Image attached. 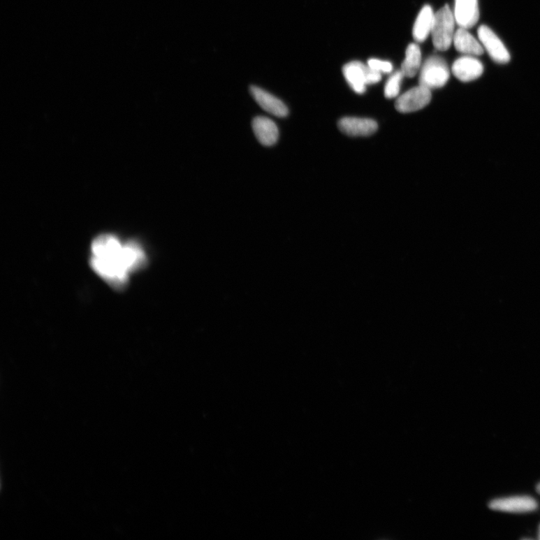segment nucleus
<instances>
[{
	"label": "nucleus",
	"instance_id": "f257e3e1",
	"mask_svg": "<svg viewBox=\"0 0 540 540\" xmlns=\"http://www.w3.org/2000/svg\"><path fill=\"white\" fill-rule=\"evenodd\" d=\"M92 268L112 286L120 289L128 282L129 274L145 266L147 257L139 244H122L110 234L98 237L92 243Z\"/></svg>",
	"mask_w": 540,
	"mask_h": 540
},
{
	"label": "nucleus",
	"instance_id": "f03ea898",
	"mask_svg": "<svg viewBox=\"0 0 540 540\" xmlns=\"http://www.w3.org/2000/svg\"><path fill=\"white\" fill-rule=\"evenodd\" d=\"M455 20L451 9L447 5L435 13L432 36L435 48L445 52L453 43Z\"/></svg>",
	"mask_w": 540,
	"mask_h": 540
},
{
	"label": "nucleus",
	"instance_id": "7ed1b4c3",
	"mask_svg": "<svg viewBox=\"0 0 540 540\" xmlns=\"http://www.w3.org/2000/svg\"><path fill=\"white\" fill-rule=\"evenodd\" d=\"M450 78V69L441 57L432 56L425 60L421 70L419 83L425 88H442Z\"/></svg>",
	"mask_w": 540,
	"mask_h": 540
},
{
	"label": "nucleus",
	"instance_id": "20e7f679",
	"mask_svg": "<svg viewBox=\"0 0 540 540\" xmlns=\"http://www.w3.org/2000/svg\"><path fill=\"white\" fill-rule=\"evenodd\" d=\"M432 93L430 89L419 85L414 87L396 100L395 108L400 113H412L430 104Z\"/></svg>",
	"mask_w": 540,
	"mask_h": 540
},
{
	"label": "nucleus",
	"instance_id": "39448f33",
	"mask_svg": "<svg viewBox=\"0 0 540 540\" xmlns=\"http://www.w3.org/2000/svg\"><path fill=\"white\" fill-rule=\"evenodd\" d=\"M479 40H480L483 48L495 62L500 64H506L511 60V55L502 42V40L486 25H482L477 31Z\"/></svg>",
	"mask_w": 540,
	"mask_h": 540
},
{
	"label": "nucleus",
	"instance_id": "423d86ee",
	"mask_svg": "<svg viewBox=\"0 0 540 540\" xmlns=\"http://www.w3.org/2000/svg\"><path fill=\"white\" fill-rule=\"evenodd\" d=\"M489 507L497 511L523 513L535 511L537 503L531 497L515 496L496 499L489 504Z\"/></svg>",
	"mask_w": 540,
	"mask_h": 540
},
{
	"label": "nucleus",
	"instance_id": "0eeeda50",
	"mask_svg": "<svg viewBox=\"0 0 540 540\" xmlns=\"http://www.w3.org/2000/svg\"><path fill=\"white\" fill-rule=\"evenodd\" d=\"M250 93L258 105L268 113L279 118L286 117L289 115V110L286 105L268 91L256 86H251Z\"/></svg>",
	"mask_w": 540,
	"mask_h": 540
},
{
	"label": "nucleus",
	"instance_id": "6e6552de",
	"mask_svg": "<svg viewBox=\"0 0 540 540\" xmlns=\"http://www.w3.org/2000/svg\"><path fill=\"white\" fill-rule=\"evenodd\" d=\"M338 126L342 133L351 137H367L375 133L378 124L374 119L360 117H344Z\"/></svg>",
	"mask_w": 540,
	"mask_h": 540
},
{
	"label": "nucleus",
	"instance_id": "1a4fd4ad",
	"mask_svg": "<svg viewBox=\"0 0 540 540\" xmlns=\"http://www.w3.org/2000/svg\"><path fill=\"white\" fill-rule=\"evenodd\" d=\"M483 65L474 56L465 55L457 59L453 66L454 76L462 82H471L483 73Z\"/></svg>",
	"mask_w": 540,
	"mask_h": 540
},
{
	"label": "nucleus",
	"instance_id": "9d476101",
	"mask_svg": "<svg viewBox=\"0 0 540 540\" xmlns=\"http://www.w3.org/2000/svg\"><path fill=\"white\" fill-rule=\"evenodd\" d=\"M453 15L458 27L467 29L472 28L480 17L478 0H455Z\"/></svg>",
	"mask_w": 540,
	"mask_h": 540
},
{
	"label": "nucleus",
	"instance_id": "9b49d317",
	"mask_svg": "<svg viewBox=\"0 0 540 540\" xmlns=\"http://www.w3.org/2000/svg\"><path fill=\"white\" fill-rule=\"evenodd\" d=\"M252 129L258 140L263 146L276 145L279 138V130L276 122L266 117H257L253 119Z\"/></svg>",
	"mask_w": 540,
	"mask_h": 540
},
{
	"label": "nucleus",
	"instance_id": "f8f14e48",
	"mask_svg": "<svg viewBox=\"0 0 540 540\" xmlns=\"http://www.w3.org/2000/svg\"><path fill=\"white\" fill-rule=\"evenodd\" d=\"M367 71L368 66L353 61L343 67V74L349 85L356 94L365 93L367 85Z\"/></svg>",
	"mask_w": 540,
	"mask_h": 540
},
{
	"label": "nucleus",
	"instance_id": "ddd939ff",
	"mask_svg": "<svg viewBox=\"0 0 540 540\" xmlns=\"http://www.w3.org/2000/svg\"><path fill=\"white\" fill-rule=\"evenodd\" d=\"M453 43L458 52L467 56H481L484 53L482 44L465 28L456 30Z\"/></svg>",
	"mask_w": 540,
	"mask_h": 540
},
{
	"label": "nucleus",
	"instance_id": "4468645a",
	"mask_svg": "<svg viewBox=\"0 0 540 540\" xmlns=\"http://www.w3.org/2000/svg\"><path fill=\"white\" fill-rule=\"evenodd\" d=\"M435 15L430 6L422 8L413 29V36L416 43H423L432 34Z\"/></svg>",
	"mask_w": 540,
	"mask_h": 540
},
{
	"label": "nucleus",
	"instance_id": "2eb2a0df",
	"mask_svg": "<svg viewBox=\"0 0 540 540\" xmlns=\"http://www.w3.org/2000/svg\"><path fill=\"white\" fill-rule=\"evenodd\" d=\"M422 54L418 45L412 43L407 48L405 58L402 66L404 77L414 78L421 68Z\"/></svg>",
	"mask_w": 540,
	"mask_h": 540
},
{
	"label": "nucleus",
	"instance_id": "dca6fc26",
	"mask_svg": "<svg viewBox=\"0 0 540 540\" xmlns=\"http://www.w3.org/2000/svg\"><path fill=\"white\" fill-rule=\"evenodd\" d=\"M404 77L402 70L396 71L389 79L384 89V94L387 98H393L399 96L401 83Z\"/></svg>",
	"mask_w": 540,
	"mask_h": 540
},
{
	"label": "nucleus",
	"instance_id": "f3484780",
	"mask_svg": "<svg viewBox=\"0 0 540 540\" xmlns=\"http://www.w3.org/2000/svg\"><path fill=\"white\" fill-rule=\"evenodd\" d=\"M368 66L381 73H390L393 71L391 63L378 59H370L368 61Z\"/></svg>",
	"mask_w": 540,
	"mask_h": 540
},
{
	"label": "nucleus",
	"instance_id": "a211bd4d",
	"mask_svg": "<svg viewBox=\"0 0 540 540\" xmlns=\"http://www.w3.org/2000/svg\"><path fill=\"white\" fill-rule=\"evenodd\" d=\"M381 73H379L368 66V71H367V85H375L380 82L381 80Z\"/></svg>",
	"mask_w": 540,
	"mask_h": 540
},
{
	"label": "nucleus",
	"instance_id": "6ab92c4d",
	"mask_svg": "<svg viewBox=\"0 0 540 540\" xmlns=\"http://www.w3.org/2000/svg\"><path fill=\"white\" fill-rule=\"evenodd\" d=\"M537 490L538 493L540 494V483L538 484V486L537 487Z\"/></svg>",
	"mask_w": 540,
	"mask_h": 540
},
{
	"label": "nucleus",
	"instance_id": "aec40b11",
	"mask_svg": "<svg viewBox=\"0 0 540 540\" xmlns=\"http://www.w3.org/2000/svg\"><path fill=\"white\" fill-rule=\"evenodd\" d=\"M539 538H540V537H539Z\"/></svg>",
	"mask_w": 540,
	"mask_h": 540
}]
</instances>
